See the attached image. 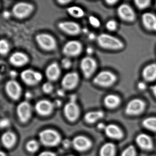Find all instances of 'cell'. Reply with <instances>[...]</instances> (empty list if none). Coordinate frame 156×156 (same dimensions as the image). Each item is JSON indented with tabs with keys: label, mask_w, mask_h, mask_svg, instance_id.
<instances>
[{
	"label": "cell",
	"mask_w": 156,
	"mask_h": 156,
	"mask_svg": "<svg viewBox=\"0 0 156 156\" xmlns=\"http://www.w3.org/2000/svg\"><path fill=\"white\" fill-rule=\"evenodd\" d=\"M76 95H72L70 97V101L71 102H76Z\"/></svg>",
	"instance_id": "cell-52"
},
{
	"label": "cell",
	"mask_w": 156,
	"mask_h": 156,
	"mask_svg": "<svg viewBox=\"0 0 156 156\" xmlns=\"http://www.w3.org/2000/svg\"><path fill=\"white\" fill-rule=\"evenodd\" d=\"M137 88L139 90H141V91L145 90L147 88V84L145 82H143V81L139 82L137 83Z\"/></svg>",
	"instance_id": "cell-40"
},
{
	"label": "cell",
	"mask_w": 156,
	"mask_h": 156,
	"mask_svg": "<svg viewBox=\"0 0 156 156\" xmlns=\"http://www.w3.org/2000/svg\"><path fill=\"white\" fill-rule=\"evenodd\" d=\"M39 136L41 143L47 147H55L60 144L62 140L60 134L57 131L51 129L41 131Z\"/></svg>",
	"instance_id": "cell-2"
},
{
	"label": "cell",
	"mask_w": 156,
	"mask_h": 156,
	"mask_svg": "<svg viewBox=\"0 0 156 156\" xmlns=\"http://www.w3.org/2000/svg\"><path fill=\"white\" fill-rule=\"evenodd\" d=\"M141 22L145 29L148 30L156 32V16L151 12L142 14Z\"/></svg>",
	"instance_id": "cell-19"
},
{
	"label": "cell",
	"mask_w": 156,
	"mask_h": 156,
	"mask_svg": "<svg viewBox=\"0 0 156 156\" xmlns=\"http://www.w3.org/2000/svg\"><path fill=\"white\" fill-rule=\"evenodd\" d=\"M62 144L64 147L67 148L70 147L71 146H72V141L68 139H65L64 140H63Z\"/></svg>",
	"instance_id": "cell-41"
},
{
	"label": "cell",
	"mask_w": 156,
	"mask_h": 156,
	"mask_svg": "<svg viewBox=\"0 0 156 156\" xmlns=\"http://www.w3.org/2000/svg\"><path fill=\"white\" fill-rule=\"evenodd\" d=\"M143 79L147 82H153L156 80V63H152L146 66L142 72Z\"/></svg>",
	"instance_id": "cell-22"
},
{
	"label": "cell",
	"mask_w": 156,
	"mask_h": 156,
	"mask_svg": "<svg viewBox=\"0 0 156 156\" xmlns=\"http://www.w3.org/2000/svg\"><path fill=\"white\" fill-rule=\"evenodd\" d=\"M105 133L110 138L119 140L123 136V133L118 126L113 124L108 125L105 129Z\"/></svg>",
	"instance_id": "cell-23"
},
{
	"label": "cell",
	"mask_w": 156,
	"mask_h": 156,
	"mask_svg": "<svg viewBox=\"0 0 156 156\" xmlns=\"http://www.w3.org/2000/svg\"><path fill=\"white\" fill-rule=\"evenodd\" d=\"M5 91L11 99L17 100L20 98L22 88L20 84L16 80L12 79L7 82L5 85Z\"/></svg>",
	"instance_id": "cell-10"
},
{
	"label": "cell",
	"mask_w": 156,
	"mask_h": 156,
	"mask_svg": "<svg viewBox=\"0 0 156 156\" xmlns=\"http://www.w3.org/2000/svg\"><path fill=\"white\" fill-rule=\"evenodd\" d=\"M117 77L114 73L104 70L99 72L93 79V83L96 85L103 87L112 86L116 82Z\"/></svg>",
	"instance_id": "cell-3"
},
{
	"label": "cell",
	"mask_w": 156,
	"mask_h": 156,
	"mask_svg": "<svg viewBox=\"0 0 156 156\" xmlns=\"http://www.w3.org/2000/svg\"><path fill=\"white\" fill-rule=\"evenodd\" d=\"M67 12L69 15L77 19L82 18L85 15L83 10L78 6H73L69 7L67 9Z\"/></svg>",
	"instance_id": "cell-28"
},
{
	"label": "cell",
	"mask_w": 156,
	"mask_h": 156,
	"mask_svg": "<svg viewBox=\"0 0 156 156\" xmlns=\"http://www.w3.org/2000/svg\"><path fill=\"white\" fill-rule=\"evenodd\" d=\"M57 93L58 95L61 96H63L65 95V92L63 89H59L57 91Z\"/></svg>",
	"instance_id": "cell-51"
},
{
	"label": "cell",
	"mask_w": 156,
	"mask_h": 156,
	"mask_svg": "<svg viewBox=\"0 0 156 156\" xmlns=\"http://www.w3.org/2000/svg\"><path fill=\"white\" fill-rule=\"evenodd\" d=\"M64 113L68 120L74 121L79 117L80 108L76 102L70 101L65 105Z\"/></svg>",
	"instance_id": "cell-15"
},
{
	"label": "cell",
	"mask_w": 156,
	"mask_h": 156,
	"mask_svg": "<svg viewBox=\"0 0 156 156\" xmlns=\"http://www.w3.org/2000/svg\"><path fill=\"white\" fill-rule=\"evenodd\" d=\"M89 22L91 26L94 28H99L101 25V22L99 19L94 16H91L89 17Z\"/></svg>",
	"instance_id": "cell-36"
},
{
	"label": "cell",
	"mask_w": 156,
	"mask_h": 156,
	"mask_svg": "<svg viewBox=\"0 0 156 156\" xmlns=\"http://www.w3.org/2000/svg\"><path fill=\"white\" fill-rule=\"evenodd\" d=\"M79 82L78 74L76 72H70L66 74L63 77L62 85L65 90H73L77 87Z\"/></svg>",
	"instance_id": "cell-12"
},
{
	"label": "cell",
	"mask_w": 156,
	"mask_h": 156,
	"mask_svg": "<svg viewBox=\"0 0 156 156\" xmlns=\"http://www.w3.org/2000/svg\"><path fill=\"white\" fill-rule=\"evenodd\" d=\"M31 96L32 95L30 94V93H28V94H27L26 95V97H28V98H30Z\"/></svg>",
	"instance_id": "cell-54"
},
{
	"label": "cell",
	"mask_w": 156,
	"mask_h": 156,
	"mask_svg": "<svg viewBox=\"0 0 156 156\" xmlns=\"http://www.w3.org/2000/svg\"><path fill=\"white\" fill-rule=\"evenodd\" d=\"M54 107L53 103L46 99H43L36 103L35 109L39 115L46 116L50 115L52 112Z\"/></svg>",
	"instance_id": "cell-17"
},
{
	"label": "cell",
	"mask_w": 156,
	"mask_h": 156,
	"mask_svg": "<svg viewBox=\"0 0 156 156\" xmlns=\"http://www.w3.org/2000/svg\"><path fill=\"white\" fill-rule=\"evenodd\" d=\"M88 38L91 41H94L95 39H97V37H96V35L94 33H90L88 34Z\"/></svg>",
	"instance_id": "cell-44"
},
{
	"label": "cell",
	"mask_w": 156,
	"mask_h": 156,
	"mask_svg": "<svg viewBox=\"0 0 156 156\" xmlns=\"http://www.w3.org/2000/svg\"><path fill=\"white\" fill-rule=\"evenodd\" d=\"M151 90L152 91V93L156 97V84L151 87Z\"/></svg>",
	"instance_id": "cell-49"
},
{
	"label": "cell",
	"mask_w": 156,
	"mask_h": 156,
	"mask_svg": "<svg viewBox=\"0 0 156 156\" xmlns=\"http://www.w3.org/2000/svg\"><path fill=\"white\" fill-rule=\"evenodd\" d=\"M61 65L63 68L68 69L72 66V62L69 57H66L63 58L61 61Z\"/></svg>",
	"instance_id": "cell-37"
},
{
	"label": "cell",
	"mask_w": 156,
	"mask_h": 156,
	"mask_svg": "<svg viewBox=\"0 0 156 156\" xmlns=\"http://www.w3.org/2000/svg\"><path fill=\"white\" fill-rule=\"evenodd\" d=\"M86 52L88 55H91L94 52V50L93 48L91 47H87L86 50Z\"/></svg>",
	"instance_id": "cell-46"
},
{
	"label": "cell",
	"mask_w": 156,
	"mask_h": 156,
	"mask_svg": "<svg viewBox=\"0 0 156 156\" xmlns=\"http://www.w3.org/2000/svg\"><path fill=\"white\" fill-rule=\"evenodd\" d=\"M34 6L31 3L26 2H19L12 7V14L15 18L20 20L29 17L34 11Z\"/></svg>",
	"instance_id": "cell-4"
},
{
	"label": "cell",
	"mask_w": 156,
	"mask_h": 156,
	"mask_svg": "<svg viewBox=\"0 0 156 156\" xmlns=\"http://www.w3.org/2000/svg\"><path fill=\"white\" fill-rule=\"evenodd\" d=\"M72 2V1H70V0H59V1H57V2L60 5H66V4L70 3Z\"/></svg>",
	"instance_id": "cell-42"
},
{
	"label": "cell",
	"mask_w": 156,
	"mask_h": 156,
	"mask_svg": "<svg viewBox=\"0 0 156 156\" xmlns=\"http://www.w3.org/2000/svg\"><path fill=\"white\" fill-rule=\"evenodd\" d=\"M40 147L39 142L35 140H29L26 145V149L29 152L33 153L36 152Z\"/></svg>",
	"instance_id": "cell-30"
},
{
	"label": "cell",
	"mask_w": 156,
	"mask_h": 156,
	"mask_svg": "<svg viewBox=\"0 0 156 156\" xmlns=\"http://www.w3.org/2000/svg\"><path fill=\"white\" fill-rule=\"evenodd\" d=\"M38 156H56V155L52 151H45L40 153Z\"/></svg>",
	"instance_id": "cell-39"
},
{
	"label": "cell",
	"mask_w": 156,
	"mask_h": 156,
	"mask_svg": "<svg viewBox=\"0 0 156 156\" xmlns=\"http://www.w3.org/2000/svg\"><path fill=\"white\" fill-rule=\"evenodd\" d=\"M35 40L38 45L45 51H52L57 47L56 40L52 35L46 33L37 34Z\"/></svg>",
	"instance_id": "cell-5"
},
{
	"label": "cell",
	"mask_w": 156,
	"mask_h": 156,
	"mask_svg": "<svg viewBox=\"0 0 156 156\" xmlns=\"http://www.w3.org/2000/svg\"><path fill=\"white\" fill-rule=\"evenodd\" d=\"M32 107L27 101L21 102L17 108V113L19 119L23 123L27 122L32 115Z\"/></svg>",
	"instance_id": "cell-13"
},
{
	"label": "cell",
	"mask_w": 156,
	"mask_h": 156,
	"mask_svg": "<svg viewBox=\"0 0 156 156\" xmlns=\"http://www.w3.org/2000/svg\"><path fill=\"white\" fill-rule=\"evenodd\" d=\"M43 91L45 94H50L53 90L54 87L51 82H46L43 84L42 87Z\"/></svg>",
	"instance_id": "cell-35"
},
{
	"label": "cell",
	"mask_w": 156,
	"mask_h": 156,
	"mask_svg": "<svg viewBox=\"0 0 156 156\" xmlns=\"http://www.w3.org/2000/svg\"><path fill=\"white\" fill-rule=\"evenodd\" d=\"M83 51V45L79 41L73 40L65 44L62 49V52L66 57H73L78 56Z\"/></svg>",
	"instance_id": "cell-8"
},
{
	"label": "cell",
	"mask_w": 156,
	"mask_h": 156,
	"mask_svg": "<svg viewBox=\"0 0 156 156\" xmlns=\"http://www.w3.org/2000/svg\"><path fill=\"white\" fill-rule=\"evenodd\" d=\"M115 146L113 143L108 142L102 146L99 151L100 156H115Z\"/></svg>",
	"instance_id": "cell-27"
},
{
	"label": "cell",
	"mask_w": 156,
	"mask_h": 156,
	"mask_svg": "<svg viewBox=\"0 0 156 156\" xmlns=\"http://www.w3.org/2000/svg\"><path fill=\"white\" fill-rule=\"evenodd\" d=\"M53 104L54 105V107H59L61 105V104H62V103H61V102L60 100H56L54 102Z\"/></svg>",
	"instance_id": "cell-50"
},
{
	"label": "cell",
	"mask_w": 156,
	"mask_h": 156,
	"mask_svg": "<svg viewBox=\"0 0 156 156\" xmlns=\"http://www.w3.org/2000/svg\"><path fill=\"white\" fill-rule=\"evenodd\" d=\"M58 27L62 31L70 35H78L82 30L80 25L73 21L61 22Z\"/></svg>",
	"instance_id": "cell-14"
},
{
	"label": "cell",
	"mask_w": 156,
	"mask_h": 156,
	"mask_svg": "<svg viewBox=\"0 0 156 156\" xmlns=\"http://www.w3.org/2000/svg\"><path fill=\"white\" fill-rule=\"evenodd\" d=\"M106 28L109 31H115L118 28V23L115 20H110L106 23Z\"/></svg>",
	"instance_id": "cell-34"
},
{
	"label": "cell",
	"mask_w": 156,
	"mask_h": 156,
	"mask_svg": "<svg viewBox=\"0 0 156 156\" xmlns=\"http://www.w3.org/2000/svg\"><path fill=\"white\" fill-rule=\"evenodd\" d=\"M104 116V112L101 110L90 111L84 116V119L88 123H94Z\"/></svg>",
	"instance_id": "cell-26"
},
{
	"label": "cell",
	"mask_w": 156,
	"mask_h": 156,
	"mask_svg": "<svg viewBox=\"0 0 156 156\" xmlns=\"http://www.w3.org/2000/svg\"><path fill=\"white\" fill-rule=\"evenodd\" d=\"M30 61L29 56L22 52L13 53L9 58V62L16 67H22L26 65Z\"/></svg>",
	"instance_id": "cell-18"
},
{
	"label": "cell",
	"mask_w": 156,
	"mask_h": 156,
	"mask_svg": "<svg viewBox=\"0 0 156 156\" xmlns=\"http://www.w3.org/2000/svg\"><path fill=\"white\" fill-rule=\"evenodd\" d=\"M142 125L147 129L156 132V117L146 118L143 120Z\"/></svg>",
	"instance_id": "cell-29"
},
{
	"label": "cell",
	"mask_w": 156,
	"mask_h": 156,
	"mask_svg": "<svg viewBox=\"0 0 156 156\" xmlns=\"http://www.w3.org/2000/svg\"><path fill=\"white\" fill-rule=\"evenodd\" d=\"M98 128L99 129H104L105 130V129L106 126L105 125V124L103 123H100L98 125Z\"/></svg>",
	"instance_id": "cell-45"
},
{
	"label": "cell",
	"mask_w": 156,
	"mask_h": 156,
	"mask_svg": "<svg viewBox=\"0 0 156 156\" xmlns=\"http://www.w3.org/2000/svg\"><path fill=\"white\" fill-rule=\"evenodd\" d=\"M104 104L106 107L109 108H114L120 105L121 99L115 94H108L104 98Z\"/></svg>",
	"instance_id": "cell-25"
},
{
	"label": "cell",
	"mask_w": 156,
	"mask_h": 156,
	"mask_svg": "<svg viewBox=\"0 0 156 156\" xmlns=\"http://www.w3.org/2000/svg\"><path fill=\"white\" fill-rule=\"evenodd\" d=\"M98 64L94 58L86 56L83 58L80 63V68L83 75L86 79L90 78L97 68Z\"/></svg>",
	"instance_id": "cell-6"
},
{
	"label": "cell",
	"mask_w": 156,
	"mask_h": 156,
	"mask_svg": "<svg viewBox=\"0 0 156 156\" xmlns=\"http://www.w3.org/2000/svg\"><path fill=\"white\" fill-rule=\"evenodd\" d=\"M118 2L117 0H108V1H106L105 2L108 5L112 6V5H115Z\"/></svg>",
	"instance_id": "cell-43"
},
{
	"label": "cell",
	"mask_w": 156,
	"mask_h": 156,
	"mask_svg": "<svg viewBox=\"0 0 156 156\" xmlns=\"http://www.w3.org/2000/svg\"><path fill=\"white\" fill-rule=\"evenodd\" d=\"M136 142L139 147L144 150H151L153 147L152 139L149 135L144 133L138 135L136 138Z\"/></svg>",
	"instance_id": "cell-21"
},
{
	"label": "cell",
	"mask_w": 156,
	"mask_h": 156,
	"mask_svg": "<svg viewBox=\"0 0 156 156\" xmlns=\"http://www.w3.org/2000/svg\"><path fill=\"white\" fill-rule=\"evenodd\" d=\"M10 75L11 77H12L14 78L17 76L18 75V73L15 71H11L10 72Z\"/></svg>",
	"instance_id": "cell-47"
},
{
	"label": "cell",
	"mask_w": 156,
	"mask_h": 156,
	"mask_svg": "<svg viewBox=\"0 0 156 156\" xmlns=\"http://www.w3.org/2000/svg\"><path fill=\"white\" fill-rule=\"evenodd\" d=\"M20 77L24 83L28 86L36 85L42 79V75L41 73L32 69L24 70L21 73Z\"/></svg>",
	"instance_id": "cell-7"
},
{
	"label": "cell",
	"mask_w": 156,
	"mask_h": 156,
	"mask_svg": "<svg viewBox=\"0 0 156 156\" xmlns=\"http://www.w3.org/2000/svg\"><path fill=\"white\" fill-rule=\"evenodd\" d=\"M3 17L5 18H6V19H9V18L10 17L11 13L9 12L6 11H5L3 12Z\"/></svg>",
	"instance_id": "cell-48"
},
{
	"label": "cell",
	"mask_w": 156,
	"mask_h": 156,
	"mask_svg": "<svg viewBox=\"0 0 156 156\" xmlns=\"http://www.w3.org/2000/svg\"><path fill=\"white\" fill-rule=\"evenodd\" d=\"M9 120L8 119L3 118V119L1 120V128H4L7 127L9 126L10 125Z\"/></svg>",
	"instance_id": "cell-38"
},
{
	"label": "cell",
	"mask_w": 156,
	"mask_h": 156,
	"mask_svg": "<svg viewBox=\"0 0 156 156\" xmlns=\"http://www.w3.org/2000/svg\"><path fill=\"white\" fill-rule=\"evenodd\" d=\"M155 5H156V3H155Z\"/></svg>",
	"instance_id": "cell-56"
},
{
	"label": "cell",
	"mask_w": 156,
	"mask_h": 156,
	"mask_svg": "<svg viewBox=\"0 0 156 156\" xmlns=\"http://www.w3.org/2000/svg\"><path fill=\"white\" fill-rule=\"evenodd\" d=\"M146 108L145 102L140 98L130 100L126 105V113L127 115H135L142 113Z\"/></svg>",
	"instance_id": "cell-11"
},
{
	"label": "cell",
	"mask_w": 156,
	"mask_h": 156,
	"mask_svg": "<svg viewBox=\"0 0 156 156\" xmlns=\"http://www.w3.org/2000/svg\"><path fill=\"white\" fill-rule=\"evenodd\" d=\"M151 2L149 0H136L134 1L135 6L140 10H144L149 7Z\"/></svg>",
	"instance_id": "cell-32"
},
{
	"label": "cell",
	"mask_w": 156,
	"mask_h": 156,
	"mask_svg": "<svg viewBox=\"0 0 156 156\" xmlns=\"http://www.w3.org/2000/svg\"><path fill=\"white\" fill-rule=\"evenodd\" d=\"M118 15L122 20L133 22L136 19V14L133 9L128 4L124 3L119 5L117 10Z\"/></svg>",
	"instance_id": "cell-9"
},
{
	"label": "cell",
	"mask_w": 156,
	"mask_h": 156,
	"mask_svg": "<svg viewBox=\"0 0 156 156\" xmlns=\"http://www.w3.org/2000/svg\"><path fill=\"white\" fill-rule=\"evenodd\" d=\"M92 145L91 140L83 136H76L72 140V146L77 151H85L89 149Z\"/></svg>",
	"instance_id": "cell-16"
},
{
	"label": "cell",
	"mask_w": 156,
	"mask_h": 156,
	"mask_svg": "<svg viewBox=\"0 0 156 156\" xmlns=\"http://www.w3.org/2000/svg\"><path fill=\"white\" fill-rule=\"evenodd\" d=\"M72 156V155H70V156Z\"/></svg>",
	"instance_id": "cell-55"
},
{
	"label": "cell",
	"mask_w": 156,
	"mask_h": 156,
	"mask_svg": "<svg viewBox=\"0 0 156 156\" xmlns=\"http://www.w3.org/2000/svg\"><path fill=\"white\" fill-rule=\"evenodd\" d=\"M16 141V136L13 132L8 131L2 134V142L3 146L7 148L12 147Z\"/></svg>",
	"instance_id": "cell-24"
},
{
	"label": "cell",
	"mask_w": 156,
	"mask_h": 156,
	"mask_svg": "<svg viewBox=\"0 0 156 156\" xmlns=\"http://www.w3.org/2000/svg\"><path fill=\"white\" fill-rule=\"evenodd\" d=\"M9 44L6 40L2 39L0 41V53L2 55H5L9 53Z\"/></svg>",
	"instance_id": "cell-31"
},
{
	"label": "cell",
	"mask_w": 156,
	"mask_h": 156,
	"mask_svg": "<svg viewBox=\"0 0 156 156\" xmlns=\"http://www.w3.org/2000/svg\"><path fill=\"white\" fill-rule=\"evenodd\" d=\"M0 155H1V156H7V155H6V153H5V152H3V151H2L1 152V153H0Z\"/></svg>",
	"instance_id": "cell-53"
},
{
	"label": "cell",
	"mask_w": 156,
	"mask_h": 156,
	"mask_svg": "<svg viewBox=\"0 0 156 156\" xmlns=\"http://www.w3.org/2000/svg\"><path fill=\"white\" fill-rule=\"evenodd\" d=\"M97 41L100 47L106 50L118 51L124 47V43L121 40L108 34H99L97 36Z\"/></svg>",
	"instance_id": "cell-1"
},
{
	"label": "cell",
	"mask_w": 156,
	"mask_h": 156,
	"mask_svg": "<svg viewBox=\"0 0 156 156\" xmlns=\"http://www.w3.org/2000/svg\"><path fill=\"white\" fill-rule=\"evenodd\" d=\"M136 152L135 147L132 145L126 148L121 153V156H136Z\"/></svg>",
	"instance_id": "cell-33"
},
{
	"label": "cell",
	"mask_w": 156,
	"mask_h": 156,
	"mask_svg": "<svg viewBox=\"0 0 156 156\" xmlns=\"http://www.w3.org/2000/svg\"><path fill=\"white\" fill-rule=\"evenodd\" d=\"M61 74V68L58 64L55 62L48 66L45 70L46 78L51 82L58 80Z\"/></svg>",
	"instance_id": "cell-20"
}]
</instances>
